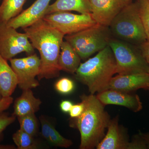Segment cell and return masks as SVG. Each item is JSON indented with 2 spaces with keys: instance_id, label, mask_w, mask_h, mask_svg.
<instances>
[{
  "instance_id": "cell-1",
  "label": "cell",
  "mask_w": 149,
  "mask_h": 149,
  "mask_svg": "<svg viewBox=\"0 0 149 149\" xmlns=\"http://www.w3.org/2000/svg\"><path fill=\"white\" fill-rule=\"evenodd\" d=\"M23 30L33 47L40 54L41 68L38 80L58 77L61 71L59 57L65 35L43 19Z\"/></svg>"
},
{
  "instance_id": "cell-2",
  "label": "cell",
  "mask_w": 149,
  "mask_h": 149,
  "mask_svg": "<svg viewBox=\"0 0 149 149\" xmlns=\"http://www.w3.org/2000/svg\"><path fill=\"white\" fill-rule=\"evenodd\" d=\"M84 110L75 118V125L80 134V149L96 148L104 137L111 119L104 105L93 94L80 96Z\"/></svg>"
},
{
  "instance_id": "cell-3",
  "label": "cell",
  "mask_w": 149,
  "mask_h": 149,
  "mask_svg": "<svg viewBox=\"0 0 149 149\" xmlns=\"http://www.w3.org/2000/svg\"><path fill=\"white\" fill-rule=\"evenodd\" d=\"M74 74L75 79L86 85L91 94L107 90L111 79L116 74V62L109 46L81 63Z\"/></svg>"
},
{
  "instance_id": "cell-4",
  "label": "cell",
  "mask_w": 149,
  "mask_h": 149,
  "mask_svg": "<svg viewBox=\"0 0 149 149\" xmlns=\"http://www.w3.org/2000/svg\"><path fill=\"white\" fill-rule=\"evenodd\" d=\"M109 27L112 36L118 40L140 45L147 40L136 1L118 14Z\"/></svg>"
},
{
  "instance_id": "cell-5",
  "label": "cell",
  "mask_w": 149,
  "mask_h": 149,
  "mask_svg": "<svg viewBox=\"0 0 149 149\" xmlns=\"http://www.w3.org/2000/svg\"><path fill=\"white\" fill-rule=\"evenodd\" d=\"M112 36L109 26L97 23L64 38L81 59L85 60L109 46Z\"/></svg>"
},
{
  "instance_id": "cell-6",
  "label": "cell",
  "mask_w": 149,
  "mask_h": 149,
  "mask_svg": "<svg viewBox=\"0 0 149 149\" xmlns=\"http://www.w3.org/2000/svg\"><path fill=\"white\" fill-rule=\"evenodd\" d=\"M109 46L116 62V73L125 74L149 73V64L134 45L112 37Z\"/></svg>"
},
{
  "instance_id": "cell-7",
  "label": "cell",
  "mask_w": 149,
  "mask_h": 149,
  "mask_svg": "<svg viewBox=\"0 0 149 149\" xmlns=\"http://www.w3.org/2000/svg\"><path fill=\"white\" fill-rule=\"evenodd\" d=\"M35 49L26 33L17 32L7 23H0V55L4 58L9 61L22 52L30 55Z\"/></svg>"
},
{
  "instance_id": "cell-8",
  "label": "cell",
  "mask_w": 149,
  "mask_h": 149,
  "mask_svg": "<svg viewBox=\"0 0 149 149\" xmlns=\"http://www.w3.org/2000/svg\"><path fill=\"white\" fill-rule=\"evenodd\" d=\"M42 19L64 35L77 33L97 24L91 14H75L68 11L47 15Z\"/></svg>"
},
{
  "instance_id": "cell-9",
  "label": "cell",
  "mask_w": 149,
  "mask_h": 149,
  "mask_svg": "<svg viewBox=\"0 0 149 149\" xmlns=\"http://www.w3.org/2000/svg\"><path fill=\"white\" fill-rule=\"evenodd\" d=\"M9 61L17 77L19 88L23 91L36 88L40 85L35 79L40 73L41 68V61L37 54L23 58H13Z\"/></svg>"
},
{
  "instance_id": "cell-10",
  "label": "cell",
  "mask_w": 149,
  "mask_h": 149,
  "mask_svg": "<svg viewBox=\"0 0 149 149\" xmlns=\"http://www.w3.org/2000/svg\"><path fill=\"white\" fill-rule=\"evenodd\" d=\"M91 15L97 24L109 26L115 17L132 0H90Z\"/></svg>"
},
{
  "instance_id": "cell-11",
  "label": "cell",
  "mask_w": 149,
  "mask_h": 149,
  "mask_svg": "<svg viewBox=\"0 0 149 149\" xmlns=\"http://www.w3.org/2000/svg\"><path fill=\"white\" fill-rule=\"evenodd\" d=\"M107 129L97 149H134L133 142L129 141L125 131L118 124V118L111 120Z\"/></svg>"
},
{
  "instance_id": "cell-12",
  "label": "cell",
  "mask_w": 149,
  "mask_h": 149,
  "mask_svg": "<svg viewBox=\"0 0 149 149\" xmlns=\"http://www.w3.org/2000/svg\"><path fill=\"white\" fill-rule=\"evenodd\" d=\"M97 97L104 105L120 106L134 112L140 111L143 109V104L137 95L108 89L98 93Z\"/></svg>"
},
{
  "instance_id": "cell-13",
  "label": "cell",
  "mask_w": 149,
  "mask_h": 149,
  "mask_svg": "<svg viewBox=\"0 0 149 149\" xmlns=\"http://www.w3.org/2000/svg\"><path fill=\"white\" fill-rule=\"evenodd\" d=\"M51 0H36L28 8L7 23L8 25L17 29L31 26L45 15Z\"/></svg>"
},
{
  "instance_id": "cell-14",
  "label": "cell",
  "mask_w": 149,
  "mask_h": 149,
  "mask_svg": "<svg viewBox=\"0 0 149 149\" xmlns=\"http://www.w3.org/2000/svg\"><path fill=\"white\" fill-rule=\"evenodd\" d=\"M149 87V73L118 74L112 77L107 90L129 93L142 88L148 89Z\"/></svg>"
},
{
  "instance_id": "cell-15",
  "label": "cell",
  "mask_w": 149,
  "mask_h": 149,
  "mask_svg": "<svg viewBox=\"0 0 149 149\" xmlns=\"http://www.w3.org/2000/svg\"><path fill=\"white\" fill-rule=\"evenodd\" d=\"M42 101L34 96L30 89L23 90L21 95L14 104L13 115L17 118L26 115L35 113L39 110Z\"/></svg>"
},
{
  "instance_id": "cell-16",
  "label": "cell",
  "mask_w": 149,
  "mask_h": 149,
  "mask_svg": "<svg viewBox=\"0 0 149 149\" xmlns=\"http://www.w3.org/2000/svg\"><path fill=\"white\" fill-rule=\"evenodd\" d=\"M7 61L0 55V94L2 97H10L17 85L16 74Z\"/></svg>"
},
{
  "instance_id": "cell-17",
  "label": "cell",
  "mask_w": 149,
  "mask_h": 149,
  "mask_svg": "<svg viewBox=\"0 0 149 149\" xmlns=\"http://www.w3.org/2000/svg\"><path fill=\"white\" fill-rule=\"evenodd\" d=\"M71 11L84 14H91L92 9L90 0H56L48 7L45 15L57 12Z\"/></svg>"
},
{
  "instance_id": "cell-18",
  "label": "cell",
  "mask_w": 149,
  "mask_h": 149,
  "mask_svg": "<svg viewBox=\"0 0 149 149\" xmlns=\"http://www.w3.org/2000/svg\"><path fill=\"white\" fill-rule=\"evenodd\" d=\"M80 56L67 41L62 44L58 59L61 70L74 74L81 64Z\"/></svg>"
},
{
  "instance_id": "cell-19",
  "label": "cell",
  "mask_w": 149,
  "mask_h": 149,
  "mask_svg": "<svg viewBox=\"0 0 149 149\" xmlns=\"http://www.w3.org/2000/svg\"><path fill=\"white\" fill-rule=\"evenodd\" d=\"M27 0H3L0 5V23H7L21 13Z\"/></svg>"
},
{
  "instance_id": "cell-20",
  "label": "cell",
  "mask_w": 149,
  "mask_h": 149,
  "mask_svg": "<svg viewBox=\"0 0 149 149\" xmlns=\"http://www.w3.org/2000/svg\"><path fill=\"white\" fill-rule=\"evenodd\" d=\"M13 140L18 149L37 148V144L34 137L19 128L13 135Z\"/></svg>"
},
{
  "instance_id": "cell-21",
  "label": "cell",
  "mask_w": 149,
  "mask_h": 149,
  "mask_svg": "<svg viewBox=\"0 0 149 149\" xmlns=\"http://www.w3.org/2000/svg\"><path fill=\"white\" fill-rule=\"evenodd\" d=\"M17 118L20 129L33 137L37 135L38 131V123L35 113L22 116Z\"/></svg>"
},
{
  "instance_id": "cell-22",
  "label": "cell",
  "mask_w": 149,
  "mask_h": 149,
  "mask_svg": "<svg viewBox=\"0 0 149 149\" xmlns=\"http://www.w3.org/2000/svg\"><path fill=\"white\" fill-rule=\"evenodd\" d=\"M147 40L149 41V0H136Z\"/></svg>"
},
{
  "instance_id": "cell-23",
  "label": "cell",
  "mask_w": 149,
  "mask_h": 149,
  "mask_svg": "<svg viewBox=\"0 0 149 149\" xmlns=\"http://www.w3.org/2000/svg\"><path fill=\"white\" fill-rule=\"evenodd\" d=\"M49 142L55 146L60 148H69L72 145V141L62 136L53 125L50 130Z\"/></svg>"
},
{
  "instance_id": "cell-24",
  "label": "cell",
  "mask_w": 149,
  "mask_h": 149,
  "mask_svg": "<svg viewBox=\"0 0 149 149\" xmlns=\"http://www.w3.org/2000/svg\"><path fill=\"white\" fill-rule=\"evenodd\" d=\"M55 88L58 92L61 94H70L74 90V82L69 78L63 77L56 83Z\"/></svg>"
},
{
  "instance_id": "cell-25",
  "label": "cell",
  "mask_w": 149,
  "mask_h": 149,
  "mask_svg": "<svg viewBox=\"0 0 149 149\" xmlns=\"http://www.w3.org/2000/svg\"><path fill=\"white\" fill-rule=\"evenodd\" d=\"M16 117L3 111L0 112V141L3 138V132L7 127L15 121Z\"/></svg>"
},
{
  "instance_id": "cell-26",
  "label": "cell",
  "mask_w": 149,
  "mask_h": 149,
  "mask_svg": "<svg viewBox=\"0 0 149 149\" xmlns=\"http://www.w3.org/2000/svg\"><path fill=\"white\" fill-rule=\"evenodd\" d=\"M40 119L41 122L42 136L44 139L49 142L50 130L52 124L43 116H40Z\"/></svg>"
},
{
  "instance_id": "cell-27",
  "label": "cell",
  "mask_w": 149,
  "mask_h": 149,
  "mask_svg": "<svg viewBox=\"0 0 149 149\" xmlns=\"http://www.w3.org/2000/svg\"><path fill=\"white\" fill-rule=\"evenodd\" d=\"M84 105L82 102L80 103L73 105L70 111V116L72 118H76L82 114L84 110Z\"/></svg>"
},
{
  "instance_id": "cell-28",
  "label": "cell",
  "mask_w": 149,
  "mask_h": 149,
  "mask_svg": "<svg viewBox=\"0 0 149 149\" xmlns=\"http://www.w3.org/2000/svg\"><path fill=\"white\" fill-rule=\"evenodd\" d=\"M13 101V99L11 96L3 97L0 100V112L6 110L10 107Z\"/></svg>"
},
{
  "instance_id": "cell-29",
  "label": "cell",
  "mask_w": 149,
  "mask_h": 149,
  "mask_svg": "<svg viewBox=\"0 0 149 149\" xmlns=\"http://www.w3.org/2000/svg\"><path fill=\"white\" fill-rule=\"evenodd\" d=\"M140 49L147 61H149V41L146 42L140 45Z\"/></svg>"
},
{
  "instance_id": "cell-30",
  "label": "cell",
  "mask_w": 149,
  "mask_h": 149,
  "mask_svg": "<svg viewBox=\"0 0 149 149\" xmlns=\"http://www.w3.org/2000/svg\"><path fill=\"white\" fill-rule=\"evenodd\" d=\"M73 104L70 101L63 100L61 102L60 105L62 111L65 113L69 112L71 108L73 106Z\"/></svg>"
},
{
  "instance_id": "cell-31",
  "label": "cell",
  "mask_w": 149,
  "mask_h": 149,
  "mask_svg": "<svg viewBox=\"0 0 149 149\" xmlns=\"http://www.w3.org/2000/svg\"><path fill=\"white\" fill-rule=\"evenodd\" d=\"M15 149V147L11 145H0V149Z\"/></svg>"
},
{
  "instance_id": "cell-32",
  "label": "cell",
  "mask_w": 149,
  "mask_h": 149,
  "mask_svg": "<svg viewBox=\"0 0 149 149\" xmlns=\"http://www.w3.org/2000/svg\"><path fill=\"white\" fill-rule=\"evenodd\" d=\"M145 137L146 139L147 142H148V145L149 149V133L147 134H145Z\"/></svg>"
},
{
  "instance_id": "cell-33",
  "label": "cell",
  "mask_w": 149,
  "mask_h": 149,
  "mask_svg": "<svg viewBox=\"0 0 149 149\" xmlns=\"http://www.w3.org/2000/svg\"><path fill=\"white\" fill-rule=\"evenodd\" d=\"M2 97L1 95V94H0V100H1L2 98Z\"/></svg>"
},
{
  "instance_id": "cell-34",
  "label": "cell",
  "mask_w": 149,
  "mask_h": 149,
  "mask_svg": "<svg viewBox=\"0 0 149 149\" xmlns=\"http://www.w3.org/2000/svg\"><path fill=\"white\" fill-rule=\"evenodd\" d=\"M148 63H149V61H148ZM148 89L149 90V87Z\"/></svg>"
}]
</instances>
